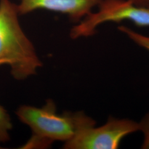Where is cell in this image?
<instances>
[{"instance_id": "cell-8", "label": "cell", "mask_w": 149, "mask_h": 149, "mask_svg": "<svg viewBox=\"0 0 149 149\" xmlns=\"http://www.w3.org/2000/svg\"><path fill=\"white\" fill-rule=\"evenodd\" d=\"M139 124V130L144 134V141L142 148L149 149V112L141 119Z\"/></svg>"}, {"instance_id": "cell-5", "label": "cell", "mask_w": 149, "mask_h": 149, "mask_svg": "<svg viewBox=\"0 0 149 149\" xmlns=\"http://www.w3.org/2000/svg\"><path fill=\"white\" fill-rule=\"evenodd\" d=\"M19 15L38 10H46L66 15L74 21L80 22L92 13L102 0H19Z\"/></svg>"}, {"instance_id": "cell-7", "label": "cell", "mask_w": 149, "mask_h": 149, "mask_svg": "<svg viewBox=\"0 0 149 149\" xmlns=\"http://www.w3.org/2000/svg\"><path fill=\"white\" fill-rule=\"evenodd\" d=\"M118 29L134 43L149 52V36L143 35L135 31L129 27L123 25L119 26Z\"/></svg>"}, {"instance_id": "cell-2", "label": "cell", "mask_w": 149, "mask_h": 149, "mask_svg": "<svg viewBox=\"0 0 149 149\" xmlns=\"http://www.w3.org/2000/svg\"><path fill=\"white\" fill-rule=\"evenodd\" d=\"M17 6L0 0V66L7 65L12 76L23 80L36 74L42 63L18 20Z\"/></svg>"}, {"instance_id": "cell-4", "label": "cell", "mask_w": 149, "mask_h": 149, "mask_svg": "<svg viewBox=\"0 0 149 149\" xmlns=\"http://www.w3.org/2000/svg\"><path fill=\"white\" fill-rule=\"evenodd\" d=\"M84 128L73 138L65 143L68 149H116L123 139L139 130V124L132 120L110 117L105 124Z\"/></svg>"}, {"instance_id": "cell-6", "label": "cell", "mask_w": 149, "mask_h": 149, "mask_svg": "<svg viewBox=\"0 0 149 149\" xmlns=\"http://www.w3.org/2000/svg\"><path fill=\"white\" fill-rule=\"evenodd\" d=\"M12 127L10 115L5 109L0 105V143H5L10 140V132Z\"/></svg>"}, {"instance_id": "cell-1", "label": "cell", "mask_w": 149, "mask_h": 149, "mask_svg": "<svg viewBox=\"0 0 149 149\" xmlns=\"http://www.w3.org/2000/svg\"><path fill=\"white\" fill-rule=\"evenodd\" d=\"M16 114L32 130V136L21 149H45L55 141H69L84 128L96 122L83 112H65L59 114L55 103L48 100L41 108L20 107Z\"/></svg>"}, {"instance_id": "cell-3", "label": "cell", "mask_w": 149, "mask_h": 149, "mask_svg": "<svg viewBox=\"0 0 149 149\" xmlns=\"http://www.w3.org/2000/svg\"><path fill=\"white\" fill-rule=\"evenodd\" d=\"M97 8L72 27V39L92 36L98 27L107 22L129 21L137 27H149V8L136 5L131 0H102Z\"/></svg>"}, {"instance_id": "cell-9", "label": "cell", "mask_w": 149, "mask_h": 149, "mask_svg": "<svg viewBox=\"0 0 149 149\" xmlns=\"http://www.w3.org/2000/svg\"><path fill=\"white\" fill-rule=\"evenodd\" d=\"M136 5L149 8V0H131Z\"/></svg>"}]
</instances>
